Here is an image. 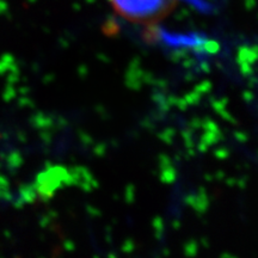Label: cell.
Listing matches in <instances>:
<instances>
[{"label":"cell","mask_w":258,"mask_h":258,"mask_svg":"<svg viewBox=\"0 0 258 258\" xmlns=\"http://www.w3.org/2000/svg\"><path fill=\"white\" fill-rule=\"evenodd\" d=\"M120 17L134 24L154 25L171 15L177 0H109Z\"/></svg>","instance_id":"cell-1"}]
</instances>
